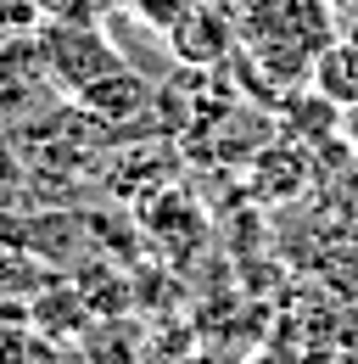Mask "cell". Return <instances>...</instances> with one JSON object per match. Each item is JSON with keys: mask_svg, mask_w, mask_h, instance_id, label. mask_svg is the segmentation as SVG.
<instances>
[{"mask_svg": "<svg viewBox=\"0 0 358 364\" xmlns=\"http://www.w3.org/2000/svg\"><path fill=\"white\" fill-rule=\"evenodd\" d=\"M40 68L79 95L85 85L118 68V46L90 23H50V28H40Z\"/></svg>", "mask_w": 358, "mask_h": 364, "instance_id": "6da1fadb", "label": "cell"}, {"mask_svg": "<svg viewBox=\"0 0 358 364\" xmlns=\"http://www.w3.org/2000/svg\"><path fill=\"white\" fill-rule=\"evenodd\" d=\"M336 6H347V11H353V17H358V0H336Z\"/></svg>", "mask_w": 358, "mask_h": 364, "instance_id": "8992f818", "label": "cell"}, {"mask_svg": "<svg viewBox=\"0 0 358 364\" xmlns=\"http://www.w3.org/2000/svg\"><path fill=\"white\" fill-rule=\"evenodd\" d=\"M0 364H62L45 331H0Z\"/></svg>", "mask_w": 358, "mask_h": 364, "instance_id": "277c9868", "label": "cell"}, {"mask_svg": "<svg viewBox=\"0 0 358 364\" xmlns=\"http://www.w3.org/2000/svg\"><path fill=\"white\" fill-rule=\"evenodd\" d=\"M151 101H157L151 85H146L134 68H124V62H118L112 73H101L95 85L79 90V107H85L95 124H107V129H129L134 118H146V112H151Z\"/></svg>", "mask_w": 358, "mask_h": 364, "instance_id": "7a4b0ae2", "label": "cell"}, {"mask_svg": "<svg viewBox=\"0 0 358 364\" xmlns=\"http://www.w3.org/2000/svg\"><path fill=\"white\" fill-rule=\"evenodd\" d=\"M17 180V157H11V146H6V135H0V185Z\"/></svg>", "mask_w": 358, "mask_h": 364, "instance_id": "5b68a950", "label": "cell"}, {"mask_svg": "<svg viewBox=\"0 0 358 364\" xmlns=\"http://www.w3.org/2000/svg\"><path fill=\"white\" fill-rule=\"evenodd\" d=\"M353 112H358V107H353Z\"/></svg>", "mask_w": 358, "mask_h": 364, "instance_id": "52a82bcc", "label": "cell"}, {"mask_svg": "<svg viewBox=\"0 0 358 364\" xmlns=\"http://www.w3.org/2000/svg\"><path fill=\"white\" fill-rule=\"evenodd\" d=\"M308 85L330 107H342V112H353L358 107V46L353 40H330V46L319 50L308 62Z\"/></svg>", "mask_w": 358, "mask_h": 364, "instance_id": "3957f363", "label": "cell"}]
</instances>
